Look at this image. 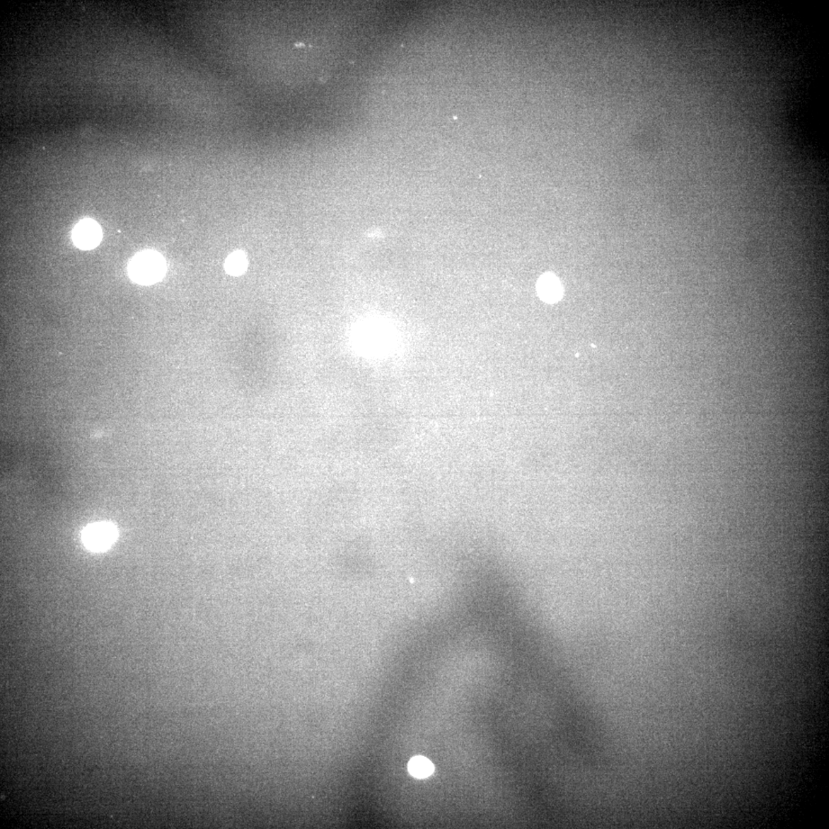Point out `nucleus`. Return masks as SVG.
<instances>
[{"mask_svg": "<svg viewBox=\"0 0 829 829\" xmlns=\"http://www.w3.org/2000/svg\"><path fill=\"white\" fill-rule=\"evenodd\" d=\"M248 260L246 255L240 251L234 252L226 260L225 268L227 272L233 276H239L247 269Z\"/></svg>", "mask_w": 829, "mask_h": 829, "instance_id": "obj_6", "label": "nucleus"}, {"mask_svg": "<svg viewBox=\"0 0 829 829\" xmlns=\"http://www.w3.org/2000/svg\"><path fill=\"white\" fill-rule=\"evenodd\" d=\"M408 770L413 777L427 778L434 771V765L423 756H416L410 761Z\"/></svg>", "mask_w": 829, "mask_h": 829, "instance_id": "obj_5", "label": "nucleus"}, {"mask_svg": "<svg viewBox=\"0 0 829 829\" xmlns=\"http://www.w3.org/2000/svg\"><path fill=\"white\" fill-rule=\"evenodd\" d=\"M75 245L84 250L95 248L102 239V231L99 225L91 219L81 221L73 233Z\"/></svg>", "mask_w": 829, "mask_h": 829, "instance_id": "obj_3", "label": "nucleus"}, {"mask_svg": "<svg viewBox=\"0 0 829 829\" xmlns=\"http://www.w3.org/2000/svg\"><path fill=\"white\" fill-rule=\"evenodd\" d=\"M538 291L540 297L548 303H555L561 299L562 287L558 279L553 274H547L540 278Z\"/></svg>", "mask_w": 829, "mask_h": 829, "instance_id": "obj_4", "label": "nucleus"}, {"mask_svg": "<svg viewBox=\"0 0 829 829\" xmlns=\"http://www.w3.org/2000/svg\"><path fill=\"white\" fill-rule=\"evenodd\" d=\"M166 272L163 257L154 251H145L135 256L129 265V274L134 282L151 284L160 280Z\"/></svg>", "mask_w": 829, "mask_h": 829, "instance_id": "obj_1", "label": "nucleus"}, {"mask_svg": "<svg viewBox=\"0 0 829 829\" xmlns=\"http://www.w3.org/2000/svg\"><path fill=\"white\" fill-rule=\"evenodd\" d=\"M116 531L112 525L98 523L88 527L84 531L85 545L94 552H102L115 542Z\"/></svg>", "mask_w": 829, "mask_h": 829, "instance_id": "obj_2", "label": "nucleus"}]
</instances>
